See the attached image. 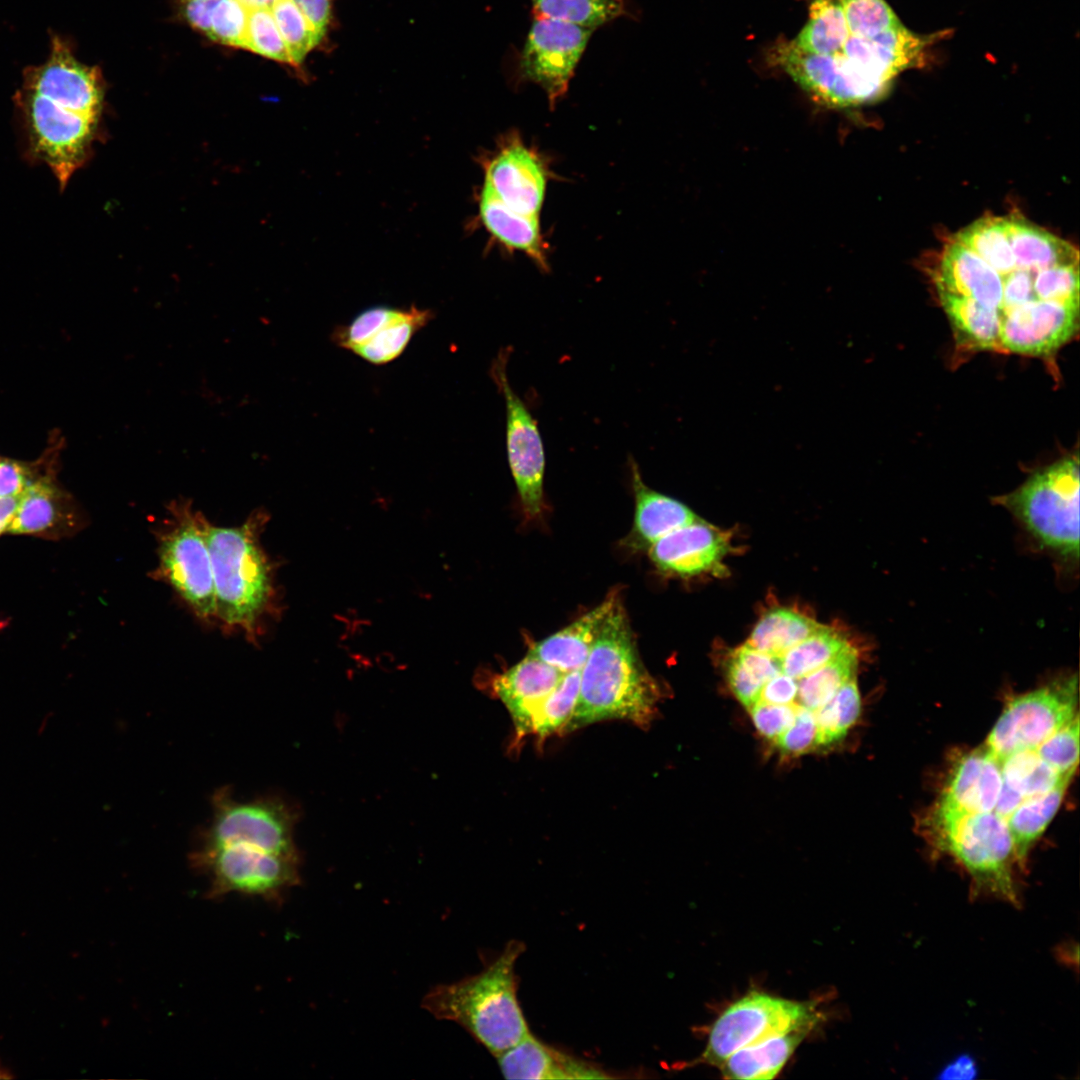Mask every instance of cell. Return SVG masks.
I'll return each instance as SVG.
<instances>
[{
  "label": "cell",
  "instance_id": "8d00e7d4",
  "mask_svg": "<svg viewBox=\"0 0 1080 1080\" xmlns=\"http://www.w3.org/2000/svg\"><path fill=\"white\" fill-rule=\"evenodd\" d=\"M398 310L399 308L383 305L370 307L360 312L348 324L337 327L332 339L336 345L353 352L389 322Z\"/></svg>",
  "mask_w": 1080,
  "mask_h": 1080
},
{
  "label": "cell",
  "instance_id": "1f68e13d",
  "mask_svg": "<svg viewBox=\"0 0 1080 1080\" xmlns=\"http://www.w3.org/2000/svg\"><path fill=\"white\" fill-rule=\"evenodd\" d=\"M861 711L856 677L843 684L833 698L814 712L817 746H829L844 738Z\"/></svg>",
  "mask_w": 1080,
  "mask_h": 1080
},
{
  "label": "cell",
  "instance_id": "ba28073f",
  "mask_svg": "<svg viewBox=\"0 0 1080 1080\" xmlns=\"http://www.w3.org/2000/svg\"><path fill=\"white\" fill-rule=\"evenodd\" d=\"M997 503L1020 520L1043 546L1079 556V460L1069 455L1033 473Z\"/></svg>",
  "mask_w": 1080,
  "mask_h": 1080
},
{
  "label": "cell",
  "instance_id": "bcb514c9",
  "mask_svg": "<svg viewBox=\"0 0 1080 1080\" xmlns=\"http://www.w3.org/2000/svg\"><path fill=\"white\" fill-rule=\"evenodd\" d=\"M977 1072L976 1063L968 1055L958 1056L951 1061L942 1071L940 1078L967 1079L975 1077Z\"/></svg>",
  "mask_w": 1080,
  "mask_h": 1080
},
{
  "label": "cell",
  "instance_id": "b9f144b4",
  "mask_svg": "<svg viewBox=\"0 0 1080 1080\" xmlns=\"http://www.w3.org/2000/svg\"><path fill=\"white\" fill-rule=\"evenodd\" d=\"M728 684L736 698L747 709L759 701L763 683L731 653L726 662Z\"/></svg>",
  "mask_w": 1080,
  "mask_h": 1080
},
{
  "label": "cell",
  "instance_id": "ee69618b",
  "mask_svg": "<svg viewBox=\"0 0 1080 1080\" xmlns=\"http://www.w3.org/2000/svg\"><path fill=\"white\" fill-rule=\"evenodd\" d=\"M797 691L798 679L781 672L763 685L759 701L769 704H791L796 702Z\"/></svg>",
  "mask_w": 1080,
  "mask_h": 1080
},
{
  "label": "cell",
  "instance_id": "f1b7e54d",
  "mask_svg": "<svg viewBox=\"0 0 1080 1080\" xmlns=\"http://www.w3.org/2000/svg\"><path fill=\"white\" fill-rule=\"evenodd\" d=\"M999 762L1003 784L1024 799L1046 793L1073 777L1059 774L1035 750L1013 753Z\"/></svg>",
  "mask_w": 1080,
  "mask_h": 1080
},
{
  "label": "cell",
  "instance_id": "9c48e42d",
  "mask_svg": "<svg viewBox=\"0 0 1080 1080\" xmlns=\"http://www.w3.org/2000/svg\"><path fill=\"white\" fill-rule=\"evenodd\" d=\"M211 804L212 817L199 833L195 849L242 845L298 856L293 841L296 813L281 798L238 800L229 786H223L214 792Z\"/></svg>",
  "mask_w": 1080,
  "mask_h": 1080
},
{
  "label": "cell",
  "instance_id": "ffe728a7",
  "mask_svg": "<svg viewBox=\"0 0 1080 1080\" xmlns=\"http://www.w3.org/2000/svg\"><path fill=\"white\" fill-rule=\"evenodd\" d=\"M497 1058L507 1079H607L614 1076L553 1048L531 1033Z\"/></svg>",
  "mask_w": 1080,
  "mask_h": 1080
},
{
  "label": "cell",
  "instance_id": "4dcf8cb0",
  "mask_svg": "<svg viewBox=\"0 0 1080 1080\" xmlns=\"http://www.w3.org/2000/svg\"><path fill=\"white\" fill-rule=\"evenodd\" d=\"M849 644L840 632L821 625L780 657L781 671L799 679L826 664Z\"/></svg>",
  "mask_w": 1080,
  "mask_h": 1080
},
{
  "label": "cell",
  "instance_id": "e0dca14e",
  "mask_svg": "<svg viewBox=\"0 0 1080 1080\" xmlns=\"http://www.w3.org/2000/svg\"><path fill=\"white\" fill-rule=\"evenodd\" d=\"M728 548L726 532L698 519L654 542L649 547V557L663 572L694 576L721 572Z\"/></svg>",
  "mask_w": 1080,
  "mask_h": 1080
},
{
  "label": "cell",
  "instance_id": "44dd1931",
  "mask_svg": "<svg viewBox=\"0 0 1080 1080\" xmlns=\"http://www.w3.org/2000/svg\"><path fill=\"white\" fill-rule=\"evenodd\" d=\"M478 218L491 238L505 250L522 252L542 271L549 269L539 217L510 209L482 185L478 194Z\"/></svg>",
  "mask_w": 1080,
  "mask_h": 1080
},
{
  "label": "cell",
  "instance_id": "d590c367",
  "mask_svg": "<svg viewBox=\"0 0 1080 1080\" xmlns=\"http://www.w3.org/2000/svg\"><path fill=\"white\" fill-rule=\"evenodd\" d=\"M1063 776H1073L1079 759V715L1057 730L1035 750Z\"/></svg>",
  "mask_w": 1080,
  "mask_h": 1080
},
{
  "label": "cell",
  "instance_id": "484cf974",
  "mask_svg": "<svg viewBox=\"0 0 1080 1080\" xmlns=\"http://www.w3.org/2000/svg\"><path fill=\"white\" fill-rule=\"evenodd\" d=\"M821 624L789 608L768 610L753 628L746 644L781 657L786 651L814 633Z\"/></svg>",
  "mask_w": 1080,
  "mask_h": 1080
},
{
  "label": "cell",
  "instance_id": "c3c4849f",
  "mask_svg": "<svg viewBox=\"0 0 1080 1080\" xmlns=\"http://www.w3.org/2000/svg\"><path fill=\"white\" fill-rule=\"evenodd\" d=\"M18 498H0V535L7 532L12 521Z\"/></svg>",
  "mask_w": 1080,
  "mask_h": 1080
},
{
  "label": "cell",
  "instance_id": "5b68a950",
  "mask_svg": "<svg viewBox=\"0 0 1080 1080\" xmlns=\"http://www.w3.org/2000/svg\"><path fill=\"white\" fill-rule=\"evenodd\" d=\"M14 99L27 157L48 166L63 191L88 159L100 111L62 93L25 85Z\"/></svg>",
  "mask_w": 1080,
  "mask_h": 1080
},
{
  "label": "cell",
  "instance_id": "4316f807",
  "mask_svg": "<svg viewBox=\"0 0 1080 1080\" xmlns=\"http://www.w3.org/2000/svg\"><path fill=\"white\" fill-rule=\"evenodd\" d=\"M432 318L433 313L430 310L415 306L399 308L389 322L353 353L374 365L387 364L403 353L412 337Z\"/></svg>",
  "mask_w": 1080,
  "mask_h": 1080
},
{
  "label": "cell",
  "instance_id": "277c9868",
  "mask_svg": "<svg viewBox=\"0 0 1080 1080\" xmlns=\"http://www.w3.org/2000/svg\"><path fill=\"white\" fill-rule=\"evenodd\" d=\"M524 950L522 942L511 940L480 973L433 987L423 998V1008L440 1020L456 1022L498 1057L530 1033L515 973Z\"/></svg>",
  "mask_w": 1080,
  "mask_h": 1080
},
{
  "label": "cell",
  "instance_id": "836d02e7",
  "mask_svg": "<svg viewBox=\"0 0 1080 1080\" xmlns=\"http://www.w3.org/2000/svg\"><path fill=\"white\" fill-rule=\"evenodd\" d=\"M270 11L293 66L300 67L306 56L322 44L321 39L292 0H279Z\"/></svg>",
  "mask_w": 1080,
  "mask_h": 1080
},
{
  "label": "cell",
  "instance_id": "7402d4cb",
  "mask_svg": "<svg viewBox=\"0 0 1080 1080\" xmlns=\"http://www.w3.org/2000/svg\"><path fill=\"white\" fill-rule=\"evenodd\" d=\"M628 464L635 499L634 523L627 538L631 547H650L668 533L700 519L680 501L646 486L632 457Z\"/></svg>",
  "mask_w": 1080,
  "mask_h": 1080
},
{
  "label": "cell",
  "instance_id": "52a82bcc",
  "mask_svg": "<svg viewBox=\"0 0 1080 1080\" xmlns=\"http://www.w3.org/2000/svg\"><path fill=\"white\" fill-rule=\"evenodd\" d=\"M210 524L190 499L171 501L155 531L158 560L151 577L171 587L202 624L215 626Z\"/></svg>",
  "mask_w": 1080,
  "mask_h": 1080
},
{
  "label": "cell",
  "instance_id": "3957f363",
  "mask_svg": "<svg viewBox=\"0 0 1080 1080\" xmlns=\"http://www.w3.org/2000/svg\"><path fill=\"white\" fill-rule=\"evenodd\" d=\"M660 696L656 680L640 660L618 597L581 668L578 699L563 729L571 731L612 719L647 726Z\"/></svg>",
  "mask_w": 1080,
  "mask_h": 1080
},
{
  "label": "cell",
  "instance_id": "7c38bea8",
  "mask_svg": "<svg viewBox=\"0 0 1080 1080\" xmlns=\"http://www.w3.org/2000/svg\"><path fill=\"white\" fill-rule=\"evenodd\" d=\"M1077 688V678L1071 676L1013 698L983 746L998 760L1036 750L1078 713Z\"/></svg>",
  "mask_w": 1080,
  "mask_h": 1080
},
{
  "label": "cell",
  "instance_id": "8fae6325",
  "mask_svg": "<svg viewBox=\"0 0 1080 1080\" xmlns=\"http://www.w3.org/2000/svg\"><path fill=\"white\" fill-rule=\"evenodd\" d=\"M192 867L210 879L207 897L217 899L229 893L258 896L279 901L283 893L298 884V856L283 855L242 846L194 849Z\"/></svg>",
  "mask_w": 1080,
  "mask_h": 1080
},
{
  "label": "cell",
  "instance_id": "7a4b0ae2",
  "mask_svg": "<svg viewBox=\"0 0 1080 1080\" xmlns=\"http://www.w3.org/2000/svg\"><path fill=\"white\" fill-rule=\"evenodd\" d=\"M269 520L263 509L237 526L210 524L208 545L215 592V626L258 645L281 614L276 567L261 543Z\"/></svg>",
  "mask_w": 1080,
  "mask_h": 1080
},
{
  "label": "cell",
  "instance_id": "681fc988",
  "mask_svg": "<svg viewBox=\"0 0 1080 1080\" xmlns=\"http://www.w3.org/2000/svg\"><path fill=\"white\" fill-rule=\"evenodd\" d=\"M248 11L271 10L279 0H237Z\"/></svg>",
  "mask_w": 1080,
  "mask_h": 1080
},
{
  "label": "cell",
  "instance_id": "83f0119b",
  "mask_svg": "<svg viewBox=\"0 0 1080 1080\" xmlns=\"http://www.w3.org/2000/svg\"><path fill=\"white\" fill-rule=\"evenodd\" d=\"M858 649L851 643L818 669L798 679L796 702L816 711L830 701L840 687L856 677Z\"/></svg>",
  "mask_w": 1080,
  "mask_h": 1080
},
{
  "label": "cell",
  "instance_id": "6da1fadb",
  "mask_svg": "<svg viewBox=\"0 0 1080 1080\" xmlns=\"http://www.w3.org/2000/svg\"><path fill=\"white\" fill-rule=\"evenodd\" d=\"M930 276L961 350L1049 357L1077 334L1078 249L1021 215L953 234Z\"/></svg>",
  "mask_w": 1080,
  "mask_h": 1080
},
{
  "label": "cell",
  "instance_id": "5bb4252c",
  "mask_svg": "<svg viewBox=\"0 0 1080 1080\" xmlns=\"http://www.w3.org/2000/svg\"><path fill=\"white\" fill-rule=\"evenodd\" d=\"M593 31L534 16L520 55V74L545 91L551 107L566 95Z\"/></svg>",
  "mask_w": 1080,
  "mask_h": 1080
},
{
  "label": "cell",
  "instance_id": "7dc6e473",
  "mask_svg": "<svg viewBox=\"0 0 1080 1080\" xmlns=\"http://www.w3.org/2000/svg\"><path fill=\"white\" fill-rule=\"evenodd\" d=\"M1023 800L1020 794L1002 784L994 811L1006 820Z\"/></svg>",
  "mask_w": 1080,
  "mask_h": 1080
},
{
  "label": "cell",
  "instance_id": "60d3db41",
  "mask_svg": "<svg viewBox=\"0 0 1080 1080\" xmlns=\"http://www.w3.org/2000/svg\"><path fill=\"white\" fill-rule=\"evenodd\" d=\"M776 744L789 755H800L817 747V727L814 712L798 706L792 725L778 738Z\"/></svg>",
  "mask_w": 1080,
  "mask_h": 1080
},
{
  "label": "cell",
  "instance_id": "e575fe53",
  "mask_svg": "<svg viewBox=\"0 0 1080 1080\" xmlns=\"http://www.w3.org/2000/svg\"><path fill=\"white\" fill-rule=\"evenodd\" d=\"M243 48L277 62L293 66L287 47L270 10L249 11Z\"/></svg>",
  "mask_w": 1080,
  "mask_h": 1080
},
{
  "label": "cell",
  "instance_id": "f546056e",
  "mask_svg": "<svg viewBox=\"0 0 1080 1080\" xmlns=\"http://www.w3.org/2000/svg\"><path fill=\"white\" fill-rule=\"evenodd\" d=\"M535 17L595 30L626 14L625 0H531Z\"/></svg>",
  "mask_w": 1080,
  "mask_h": 1080
},
{
  "label": "cell",
  "instance_id": "7bdbcfd3",
  "mask_svg": "<svg viewBox=\"0 0 1080 1080\" xmlns=\"http://www.w3.org/2000/svg\"><path fill=\"white\" fill-rule=\"evenodd\" d=\"M323 42L332 24L334 0H292Z\"/></svg>",
  "mask_w": 1080,
  "mask_h": 1080
},
{
  "label": "cell",
  "instance_id": "f35d334b",
  "mask_svg": "<svg viewBox=\"0 0 1080 1080\" xmlns=\"http://www.w3.org/2000/svg\"><path fill=\"white\" fill-rule=\"evenodd\" d=\"M48 462L25 463L0 458V498H18L42 476L55 471Z\"/></svg>",
  "mask_w": 1080,
  "mask_h": 1080
},
{
  "label": "cell",
  "instance_id": "cb8c5ba5",
  "mask_svg": "<svg viewBox=\"0 0 1080 1080\" xmlns=\"http://www.w3.org/2000/svg\"><path fill=\"white\" fill-rule=\"evenodd\" d=\"M816 1025L805 1024L735 1051L718 1066L723 1078L773 1079Z\"/></svg>",
  "mask_w": 1080,
  "mask_h": 1080
},
{
  "label": "cell",
  "instance_id": "8992f818",
  "mask_svg": "<svg viewBox=\"0 0 1080 1080\" xmlns=\"http://www.w3.org/2000/svg\"><path fill=\"white\" fill-rule=\"evenodd\" d=\"M929 838L970 875L975 897L989 895L1019 906L1013 868L1017 863L1006 820L995 811L964 813L934 807Z\"/></svg>",
  "mask_w": 1080,
  "mask_h": 1080
},
{
  "label": "cell",
  "instance_id": "74e56055",
  "mask_svg": "<svg viewBox=\"0 0 1080 1080\" xmlns=\"http://www.w3.org/2000/svg\"><path fill=\"white\" fill-rule=\"evenodd\" d=\"M249 11L237 0H221L207 34L224 45L243 48Z\"/></svg>",
  "mask_w": 1080,
  "mask_h": 1080
},
{
  "label": "cell",
  "instance_id": "f6af8a7d",
  "mask_svg": "<svg viewBox=\"0 0 1080 1080\" xmlns=\"http://www.w3.org/2000/svg\"><path fill=\"white\" fill-rule=\"evenodd\" d=\"M221 0H182V10L187 22L195 29L209 32L213 13Z\"/></svg>",
  "mask_w": 1080,
  "mask_h": 1080
},
{
  "label": "cell",
  "instance_id": "ac0fdd59",
  "mask_svg": "<svg viewBox=\"0 0 1080 1080\" xmlns=\"http://www.w3.org/2000/svg\"><path fill=\"white\" fill-rule=\"evenodd\" d=\"M1002 784L999 760L981 746L957 759L935 806L964 813L994 811Z\"/></svg>",
  "mask_w": 1080,
  "mask_h": 1080
},
{
  "label": "cell",
  "instance_id": "d6986e66",
  "mask_svg": "<svg viewBox=\"0 0 1080 1080\" xmlns=\"http://www.w3.org/2000/svg\"><path fill=\"white\" fill-rule=\"evenodd\" d=\"M563 675L528 653L516 665L495 676L493 690L509 711L519 738L531 734L535 713Z\"/></svg>",
  "mask_w": 1080,
  "mask_h": 1080
},
{
  "label": "cell",
  "instance_id": "2e32d148",
  "mask_svg": "<svg viewBox=\"0 0 1080 1080\" xmlns=\"http://www.w3.org/2000/svg\"><path fill=\"white\" fill-rule=\"evenodd\" d=\"M84 521L72 496L57 485L54 471L42 476L18 497L6 533L59 539L79 531Z\"/></svg>",
  "mask_w": 1080,
  "mask_h": 1080
},
{
  "label": "cell",
  "instance_id": "ab89813d",
  "mask_svg": "<svg viewBox=\"0 0 1080 1080\" xmlns=\"http://www.w3.org/2000/svg\"><path fill=\"white\" fill-rule=\"evenodd\" d=\"M799 704H769L758 701L748 711L758 732L765 738L777 741L792 725Z\"/></svg>",
  "mask_w": 1080,
  "mask_h": 1080
},
{
  "label": "cell",
  "instance_id": "603a6c76",
  "mask_svg": "<svg viewBox=\"0 0 1080 1080\" xmlns=\"http://www.w3.org/2000/svg\"><path fill=\"white\" fill-rule=\"evenodd\" d=\"M617 599V592L610 593L598 606L560 631L535 643L529 653L563 674L581 670L605 617Z\"/></svg>",
  "mask_w": 1080,
  "mask_h": 1080
},
{
  "label": "cell",
  "instance_id": "30bf717a",
  "mask_svg": "<svg viewBox=\"0 0 1080 1080\" xmlns=\"http://www.w3.org/2000/svg\"><path fill=\"white\" fill-rule=\"evenodd\" d=\"M819 1020L817 1001H791L750 992L716 1019L699 1061L719 1066L739 1049Z\"/></svg>",
  "mask_w": 1080,
  "mask_h": 1080
},
{
  "label": "cell",
  "instance_id": "d6a6232c",
  "mask_svg": "<svg viewBox=\"0 0 1080 1080\" xmlns=\"http://www.w3.org/2000/svg\"><path fill=\"white\" fill-rule=\"evenodd\" d=\"M580 671H571L562 676L556 688L535 713L531 734L544 738L565 727L578 699Z\"/></svg>",
  "mask_w": 1080,
  "mask_h": 1080
},
{
  "label": "cell",
  "instance_id": "d4e9b609",
  "mask_svg": "<svg viewBox=\"0 0 1080 1080\" xmlns=\"http://www.w3.org/2000/svg\"><path fill=\"white\" fill-rule=\"evenodd\" d=\"M1069 783L1063 782L1046 793L1025 798L1006 819L1019 866L1023 867L1031 846L1057 813Z\"/></svg>",
  "mask_w": 1080,
  "mask_h": 1080
},
{
  "label": "cell",
  "instance_id": "4fadbf2b",
  "mask_svg": "<svg viewBox=\"0 0 1080 1080\" xmlns=\"http://www.w3.org/2000/svg\"><path fill=\"white\" fill-rule=\"evenodd\" d=\"M510 348L501 349L490 367V376L502 394L506 409V450L522 510L527 519L540 515L544 504L545 452L538 428L524 401L511 387L507 375Z\"/></svg>",
  "mask_w": 1080,
  "mask_h": 1080
},
{
  "label": "cell",
  "instance_id": "9a60e30c",
  "mask_svg": "<svg viewBox=\"0 0 1080 1080\" xmlns=\"http://www.w3.org/2000/svg\"><path fill=\"white\" fill-rule=\"evenodd\" d=\"M481 165L483 185L503 204L521 214L540 217L552 174L540 152L528 146L518 133L510 132L481 159Z\"/></svg>",
  "mask_w": 1080,
  "mask_h": 1080
}]
</instances>
